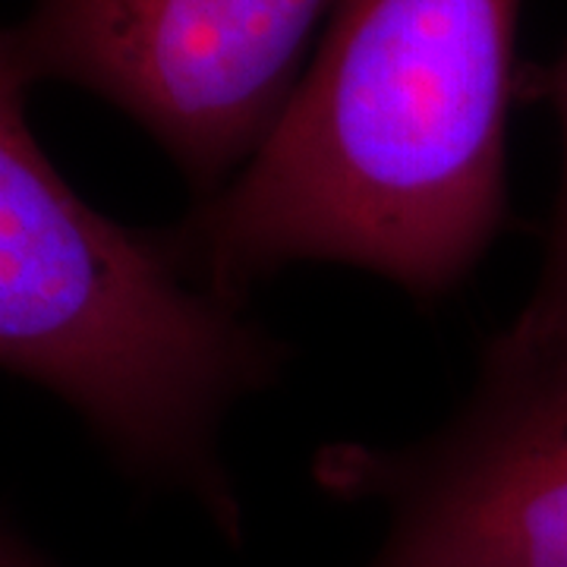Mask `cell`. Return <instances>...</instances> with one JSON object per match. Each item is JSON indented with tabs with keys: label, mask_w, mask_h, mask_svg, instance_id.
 I'll return each mask as SVG.
<instances>
[{
	"label": "cell",
	"mask_w": 567,
	"mask_h": 567,
	"mask_svg": "<svg viewBox=\"0 0 567 567\" xmlns=\"http://www.w3.org/2000/svg\"><path fill=\"white\" fill-rule=\"evenodd\" d=\"M520 0H341L244 171L174 230L224 300L334 262L451 293L505 224Z\"/></svg>",
	"instance_id": "cell-1"
},
{
	"label": "cell",
	"mask_w": 567,
	"mask_h": 567,
	"mask_svg": "<svg viewBox=\"0 0 567 567\" xmlns=\"http://www.w3.org/2000/svg\"><path fill=\"white\" fill-rule=\"evenodd\" d=\"M0 567H44L39 558H32L25 548L0 529Z\"/></svg>",
	"instance_id": "cell-6"
},
{
	"label": "cell",
	"mask_w": 567,
	"mask_h": 567,
	"mask_svg": "<svg viewBox=\"0 0 567 567\" xmlns=\"http://www.w3.org/2000/svg\"><path fill=\"white\" fill-rule=\"evenodd\" d=\"M341 0H35L13 44L29 80L73 82L140 123L196 199L259 152Z\"/></svg>",
	"instance_id": "cell-4"
},
{
	"label": "cell",
	"mask_w": 567,
	"mask_h": 567,
	"mask_svg": "<svg viewBox=\"0 0 567 567\" xmlns=\"http://www.w3.org/2000/svg\"><path fill=\"white\" fill-rule=\"evenodd\" d=\"M312 473L341 502L385 507L369 567H567V322L495 334L439 432L338 442Z\"/></svg>",
	"instance_id": "cell-3"
},
{
	"label": "cell",
	"mask_w": 567,
	"mask_h": 567,
	"mask_svg": "<svg viewBox=\"0 0 567 567\" xmlns=\"http://www.w3.org/2000/svg\"><path fill=\"white\" fill-rule=\"evenodd\" d=\"M29 82L0 32V369L54 391L133 473L237 533L224 429L281 379L287 350L186 275L167 230L111 221L63 181L25 121Z\"/></svg>",
	"instance_id": "cell-2"
},
{
	"label": "cell",
	"mask_w": 567,
	"mask_h": 567,
	"mask_svg": "<svg viewBox=\"0 0 567 567\" xmlns=\"http://www.w3.org/2000/svg\"><path fill=\"white\" fill-rule=\"evenodd\" d=\"M533 89L539 99H546L555 107L558 123H561V189H558V203L551 212L546 259L539 268L536 287L529 293L527 306L511 322L524 331L567 322V48L551 66L536 73Z\"/></svg>",
	"instance_id": "cell-5"
}]
</instances>
